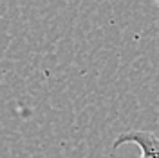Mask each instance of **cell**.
Segmentation results:
<instances>
[{
  "label": "cell",
  "instance_id": "cell-1",
  "mask_svg": "<svg viewBox=\"0 0 159 158\" xmlns=\"http://www.w3.org/2000/svg\"><path fill=\"white\" fill-rule=\"evenodd\" d=\"M123 144H136L141 149L139 158H159V138L150 131H127L114 142V149Z\"/></svg>",
  "mask_w": 159,
  "mask_h": 158
},
{
  "label": "cell",
  "instance_id": "cell-2",
  "mask_svg": "<svg viewBox=\"0 0 159 158\" xmlns=\"http://www.w3.org/2000/svg\"><path fill=\"white\" fill-rule=\"evenodd\" d=\"M156 4H157V7H159V0H156Z\"/></svg>",
  "mask_w": 159,
  "mask_h": 158
}]
</instances>
